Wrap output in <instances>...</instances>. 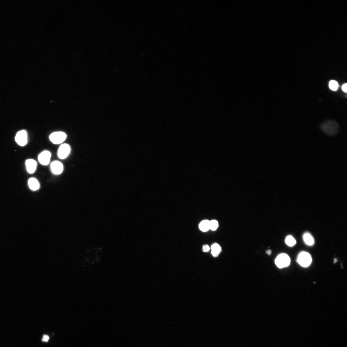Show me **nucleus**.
Masks as SVG:
<instances>
[{
	"label": "nucleus",
	"instance_id": "f257e3e1",
	"mask_svg": "<svg viewBox=\"0 0 347 347\" xmlns=\"http://www.w3.org/2000/svg\"><path fill=\"white\" fill-rule=\"evenodd\" d=\"M322 131L329 136H334L338 132L339 125L335 121L328 120L322 123L320 125Z\"/></svg>",
	"mask_w": 347,
	"mask_h": 347
},
{
	"label": "nucleus",
	"instance_id": "f03ea898",
	"mask_svg": "<svg viewBox=\"0 0 347 347\" xmlns=\"http://www.w3.org/2000/svg\"><path fill=\"white\" fill-rule=\"evenodd\" d=\"M290 262L289 257L285 254L279 255L275 260V263L276 265L280 268L288 266L290 264Z\"/></svg>",
	"mask_w": 347,
	"mask_h": 347
},
{
	"label": "nucleus",
	"instance_id": "7ed1b4c3",
	"mask_svg": "<svg viewBox=\"0 0 347 347\" xmlns=\"http://www.w3.org/2000/svg\"><path fill=\"white\" fill-rule=\"evenodd\" d=\"M298 262L301 266L304 267L309 266L312 262V258L310 255L306 252H303L299 255Z\"/></svg>",
	"mask_w": 347,
	"mask_h": 347
},
{
	"label": "nucleus",
	"instance_id": "20e7f679",
	"mask_svg": "<svg viewBox=\"0 0 347 347\" xmlns=\"http://www.w3.org/2000/svg\"><path fill=\"white\" fill-rule=\"evenodd\" d=\"M67 135L62 131H58L52 134L49 138L51 141L55 144H59L66 139Z\"/></svg>",
	"mask_w": 347,
	"mask_h": 347
},
{
	"label": "nucleus",
	"instance_id": "39448f33",
	"mask_svg": "<svg viewBox=\"0 0 347 347\" xmlns=\"http://www.w3.org/2000/svg\"><path fill=\"white\" fill-rule=\"evenodd\" d=\"M15 140L18 144L23 146L26 145L27 142V131L22 130L19 131L16 134Z\"/></svg>",
	"mask_w": 347,
	"mask_h": 347
},
{
	"label": "nucleus",
	"instance_id": "423d86ee",
	"mask_svg": "<svg viewBox=\"0 0 347 347\" xmlns=\"http://www.w3.org/2000/svg\"><path fill=\"white\" fill-rule=\"evenodd\" d=\"M70 152V148L68 144H63L59 148L58 152V156L59 159H64L67 158Z\"/></svg>",
	"mask_w": 347,
	"mask_h": 347
},
{
	"label": "nucleus",
	"instance_id": "0eeeda50",
	"mask_svg": "<svg viewBox=\"0 0 347 347\" xmlns=\"http://www.w3.org/2000/svg\"><path fill=\"white\" fill-rule=\"evenodd\" d=\"M51 156V153L48 151H45L41 153L38 156V160L42 165H47L50 161Z\"/></svg>",
	"mask_w": 347,
	"mask_h": 347
},
{
	"label": "nucleus",
	"instance_id": "6e6552de",
	"mask_svg": "<svg viewBox=\"0 0 347 347\" xmlns=\"http://www.w3.org/2000/svg\"><path fill=\"white\" fill-rule=\"evenodd\" d=\"M51 170L53 174L58 175L61 174L63 170V165L58 161H55L51 164Z\"/></svg>",
	"mask_w": 347,
	"mask_h": 347
},
{
	"label": "nucleus",
	"instance_id": "1a4fd4ad",
	"mask_svg": "<svg viewBox=\"0 0 347 347\" xmlns=\"http://www.w3.org/2000/svg\"><path fill=\"white\" fill-rule=\"evenodd\" d=\"M27 172L30 174H33L36 170L37 163L36 161L33 159H27L26 163Z\"/></svg>",
	"mask_w": 347,
	"mask_h": 347
},
{
	"label": "nucleus",
	"instance_id": "9d476101",
	"mask_svg": "<svg viewBox=\"0 0 347 347\" xmlns=\"http://www.w3.org/2000/svg\"><path fill=\"white\" fill-rule=\"evenodd\" d=\"M28 184L30 188L33 191L37 190L40 188L39 183L35 178H30L28 181Z\"/></svg>",
	"mask_w": 347,
	"mask_h": 347
},
{
	"label": "nucleus",
	"instance_id": "9b49d317",
	"mask_svg": "<svg viewBox=\"0 0 347 347\" xmlns=\"http://www.w3.org/2000/svg\"><path fill=\"white\" fill-rule=\"evenodd\" d=\"M200 229L203 232H206L210 229V221L208 220H203L199 225Z\"/></svg>",
	"mask_w": 347,
	"mask_h": 347
},
{
	"label": "nucleus",
	"instance_id": "f8f14e48",
	"mask_svg": "<svg viewBox=\"0 0 347 347\" xmlns=\"http://www.w3.org/2000/svg\"><path fill=\"white\" fill-rule=\"evenodd\" d=\"M212 254L214 257L217 256L220 253L222 249L220 245L217 243L213 244L211 247Z\"/></svg>",
	"mask_w": 347,
	"mask_h": 347
},
{
	"label": "nucleus",
	"instance_id": "ddd939ff",
	"mask_svg": "<svg viewBox=\"0 0 347 347\" xmlns=\"http://www.w3.org/2000/svg\"><path fill=\"white\" fill-rule=\"evenodd\" d=\"M303 240L307 245L312 246L314 243V240L313 237L309 233H307L303 236Z\"/></svg>",
	"mask_w": 347,
	"mask_h": 347
},
{
	"label": "nucleus",
	"instance_id": "4468645a",
	"mask_svg": "<svg viewBox=\"0 0 347 347\" xmlns=\"http://www.w3.org/2000/svg\"><path fill=\"white\" fill-rule=\"evenodd\" d=\"M296 242V241L295 238L292 236L289 235L287 236L286 238L285 243L289 246L292 247L294 246Z\"/></svg>",
	"mask_w": 347,
	"mask_h": 347
},
{
	"label": "nucleus",
	"instance_id": "2eb2a0df",
	"mask_svg": "<svg viewBox=\"0 0 347 347\" xmlns=\"http://www.w3.org/2000/svg\"><path fill=\"white\" fill-rule=\"evenodd\" d=\"M329 88L333 91H336L338 87V83L336 81L332 80L330 81L329 84Z\"/></svg>",
	"mask_w": 347,
	"mask_h": 347
},
{
	"label": "nucleus",
	"instance_id": "dca6fc26",
	"mask_svg": "<svg viewBox=\"0 0 347 347\" xmlns=\"http://www.w3.org/2000/svg\"><path fill=\"white\" fill-rule=\"evenodd\" d=\"M218 223L216 220H213L210 221V229L213 231L217 230L218 227Z\"/></svg>",
	"mask_w": 347,
	"mask_h": 347
},
{
	"label": "nucleus",
	"instance_id": "f3484780",
	"mask_svg": "<svg viewBox=\"0 0 347 347\" xmlns=\"http://www.w3.org/2000/svg\"><path fill=\"white\" fill-rule=\"evenodd\" d=\"M210 250V247L208 245H204L203 247L202 250L203 252H207Z\"/></svg>",
	"mask_w": 347,
	"mask_h": 347
},
{
	"label": "nucleus",
	"instance_id": "a211bd4d",
	"mask_svg": "<svg viewBox=\"0 0 347 347\" xmlns=\"http://www.w3.org/2000/svg\"><path fill=\"white\" fill-rule=\"evenodd\" d=\"M49 339V337L47 335H44L43 336L42 341L43 342H48Z\"/></svg>",
	"mask_w": 347,
	"mask_h": 347
},
{
	"label": "nucleus",
	"instance_id": "6ab92c4d",
	"mask_svg": "<svg viewBox=\"0 0 347 347\" xmlns=\"http://www.w3.org/2000/svg\"><path fill=\"white\" fill-rule=\"evenodd\" d=\"M347 84L346 83H345V84H344L342 87V90L346 93H347Z\"/></svg>",
	"mask_w": 347,
	"mask_h": 347
},
{
	"label": "nucleus",
	"instance_id": "aec40b11",
	"mask_svg": "<svg viewBox=\"0 0 347 347\" xmlns=\"http://www.w3.org/2000/svg\"><path fill=\"white\" fill-rule=\"evenodd\" d=\"M267 252L268 254L270 255L271 254V251L270 250H268Z\"/></svg>",
	"mask_w": 347,
	"mask_h": 347
}]
</instances>
